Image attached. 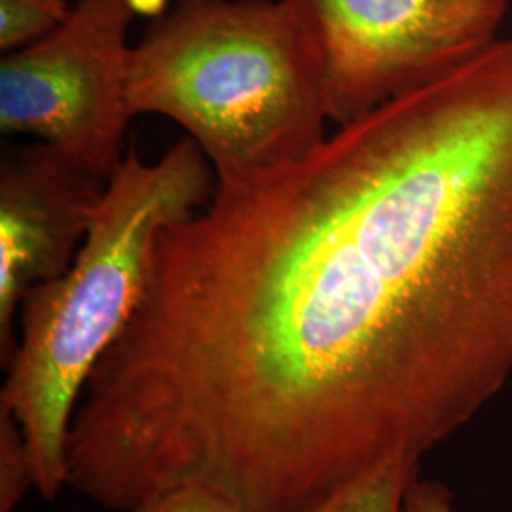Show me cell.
<instances>
[{
  "mask_svg": "<svg viewBox=\"0 0 512 512\" xmlns=\"http://www.w3.org/2000/svg\"><path fill=\"white\" fill-rule=\"evenodd\" d=\"M512 378V37L217 181L160 234L95 366L101 433L152 492L308 512L421 461Z\"/></svg>",
  "mask_w": 512,
  "mask_h": 512,
  "instance_id": "6da1fadb",
  "label": "cell"
},
{
  "mask_svg": "<svg viewBox=\"0 0 512 512\" xmlns=\"http://www.w3.org/2000/svg\"><path fill=\"white\" fill-rule=\"evenodd\" d=\"M215 188L213 165L188 135L152 164L131 141L71 268L23 296L21 336L4 366L0 408L27 437L42 499L54 501L67 486L76 408L145 294L156 241L202 211Z\"/></svg>",
  "mask_w": 512,
  "mask_h": 512,
  "instance_id": "7a4b0ae2",
  "label": "cell"
},
{
  "mask_svg": "<svg viewBox=\"0 0 512 512\" xmlns=\"http://www.w3.org/2000/svg\"><path fill=\"white\" fill-rule=\"evenodd\" d=\"M128 105L177 122L217 181L302 160L329 122L321 55L291 0H177L131 46Z\"/></svg>",
  "mask_w": 512,
  "mask_h": 512,
  "instance_id": "3957f363",
  "label": "cell"
},
{
  "mask_svg": "<svg viewBox=\"0 0 512 512\" xmlns=\"http://www.w3.org/2000/svg\"><path fill=\"white\" fill-rule=\"evenodd\" d=\"M165 0H76L67 19L0 61V129L31 135L110 183L126 156L128 33Z\"/></svg>",
  "mask_w": 512,
  "mask_h": 512,
  "instance_id": "277c9868",
  "label": "cell"
},
{
  "mask_svg": "<svg viewBox=\"0 0 512 512\" xmlns=\"http://www.w3.org/2000/svg\"><path fill=\"white\" fill-rule=\"evenodd\" d=\"M323 63L329 122L344 126L490 48L511 0H291Z\"/></svg>",
  "mask_w": 512,
  "mask_h": 512,
  "instance_id": "5b68a950",
  "label": "cell"
},
{
  "mask_svg": "<svg viewBox=\"0 0 512 512\" xmlns=\"http://www.w3.org/2000/svg\"><path fill=\"white\" fill-rule=\"evenodd\" d=\"M109 183L48 143L6 148L0 160V361L18 348L25 293L65 274Z\"/></svg>",
  "mask_w": 512,
  "mask_h": 512,
  "instance_id": "8992f818",
  "label": "cell"
},
{
  "mask_svg": "<svg viewBox=\"0 0 512 512\" xmlns=\"http://www.w3.org/2000/svg\"><path fill=\"white\" fill-rule=\"evenodd\" d=\"M421 461L391 459L351 480L308 512H401L410 478L420 473Z\"/></svg>",
  "mask_w": 512,
  "mask_h": 512,
  "instance_id": "52a82bcc",
  "label": "cell"
},
{
  "mask_svg": "<svg viewBox=\"0 0 512 512\" xmlns=\"http://www.w3.org/2000/svg\"><path fill=\"white\" fill-rule=\"evenodd\" d=\"M37 490V465L19 421L0 408V512L18 511L29 490Z\"/></svg>",
  "mask_w": 512,
  "mask_h": 512,
  "instance_id": "ba28073f",
  "label": "cell"
},
{
  "mask_svg": "<svg viewBox=\"0 0 512 512\" xmlns=\"http://www.w3.org/2000/svg\"><path fill=\"white\" fill-rule=\"evenodd\" d=\"M73 4L67 0H0V50L10 54L50 35Z\"/></svg>",
  "mask_w": 512,
  "mask_h": 512,
  "instance_id": "9c48e42d",
  "label": "cell"
},
{
  "mask_svg": "<svg viewBox=\"0 0 512 512\" xmlns=\"http://www.w3.org/2000/svg\"><path fill=\"white\" fill-rule=\"evenodd\" d=\"M118 512H251L213 488L188 484Z\"/></svg>",
  "mask_w": 512,
  "mask_h": 512,
  "instance_id": "30bf717a",
  "label": "cell"
},
{
  "mask_svg": "<svg viewBox=\"0 0 512 512\" xmlns=\"http://www.w3.org/2000/svg\"><path fill=\"white\" fill-rule=\"evenodd\" d=\"M401 512H458L456 499L448 486L437 480L412 476L403 497Z\"/></svg>",
  "mask_w": 512,
  "mask_h": 512,
  "instance_id": "8fae6325",
  "label": "cell"
}]
</instances>
